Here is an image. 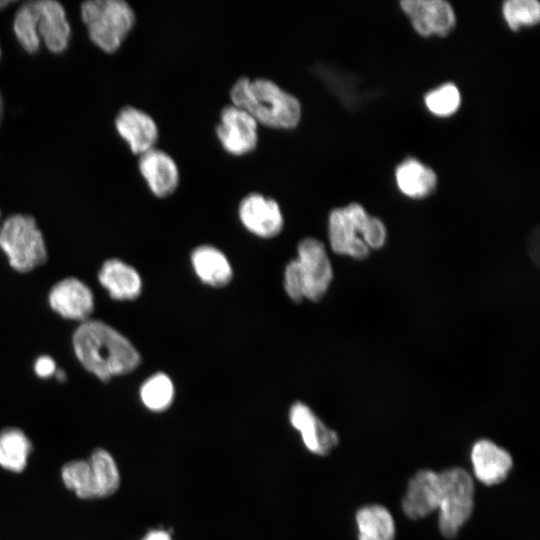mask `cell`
<instances>
[{
  "instance_id": "6da1fadb",
  "label": "cell",
  "mask_w": 540,
  "mask_h": 540,
  "mask_svg": "<svg viewBox=\"0 0 540 540\" xmlns=\"http://www.w3.org/2000/svg\"><path fill=\"white\" fill-rule=\"evenodd\" d=\"M72 343L83 367L103 382L132 372L141 362L134 345L100 320L83 321L74 332Z\"/></svg>"
},
{
  "instance_id": "7a4b0ae2",
  "label": "cell",
  "mask_w": 540,
  "mask_h": 540,
  "mask_svg": "<svg viewBox=\"0 0 540 540\" xmlns=\"http://www.w3.org/2000/svg\"><path fill=\"white\" fill-rule=\"evenodd\" d=\"M230 99L231 104L248 112L259 125L290 130L301 121L298 98L268 78H238L230 89Z\"/></svg>"
},
{
  "instance_id": "3957f363",
  "label": "cell",
  "mask_w": 540,
  "mask_h": 540,
  "mask_svg": "<svg viewBox=\"0 0 540 540\" xmlns=\"http://www.w3.org/2000/svg\"><path fill=\"white\" fill-rule=\"evenodd\" d=\"M333 280V268L324 244L316 238L302 239L297 246L296 258L284 270V289L296 302L308 299L320 301Z\"/></svg>"
},
{
  "instance_id": "277c9868",
  "label": "cell",
  "mask_w": 540,
  "mask_h": 540,
  "mask_svg": "<svg viewBox=\"0 0 540 540\" xmlns=\"http://www.w3.org/2000/svg\"><path fill=\"white\" fill-rule=\"evenodd\" d=\"M81 16L90 39L107 53L115 52L121 46L135 24V13L123 0L84 2Z\"/></svg>"
},
{
  "instance_id": "5b68a950",
  "label": "cell",
  "mask_w": 540,
  "mask_h": 540,
  "mask_svg": "<svg viewBox=\"0 0 540 540\" xmlns=\"http://www.w3.org/2000/svg\"><path fill=\"white\" fill-rule=\"evenodd\" d=\"M0 248L18 272H29L47 260L43 235L30 215L15 214L5 220L0 228Z\"/></svg>"
},
{
  "instance_id": "8992f818",
  "label": "cell",
  "mask_w": 540,
  "mask_h": 540,
  "mask_svg": "<svg viewBox=\"0 0 540 540\" xmlns=\"http://www.w3.org/2000/svg\"><path fill=\"white\" fill-rule=\"evenodd\" d=\"M439 481V529L444 537L454 538L473 512L474 482L471 475L461 467L442 471L439 473Z\"/></svg>"
},
{
  "instance_id": "52a82bcc",
  "label": "cell",
  "mask_w": 540,
  "mask_h": 540,
  "mask_svg": "<svg viewBox=\"0 0 540 540\" xmlns=\"http://www.w3.org/2000/svg\"><path fill=\"white\" fill-rule=\"evenodd\" d=\"M259 124L245 110L233 104L226 105L220 112L215 127L221 147L230 155L243 156L251 153L258 145Z\"/></svg>"
},
{
  "instance_id": "ba28073f",
  "label": "cell",
  "mask_w": 540,
  "mask_h": 540,
  "mask_svg": "<svg viewBox=\"0 0 540 540\" xmlns=\"http://www.w3.org/2000/svg\"><path fill=\"white\" fill-rule=\"evenodd\" d=\"M400 7L422 37H446L456 26L454 8L445 0H402Z\"/></svg>"
},
{
  "instance_id": "9c48e42d",
  "label": "cell",
  "mask_w": 540,
  "mask_h": 540,
  "mask_svg": "<svg viewBox=\"0 0 540 540\" xmlns=\"http://www.w3.org/2000/svg\"><path fill=\"white\" fill-rule=\"evenodd\" d=\"M243 227L260 238H273L283 229L284 216L279 203L261 193L247 194L238 205Z\"/></svg>"
},
{
  "instance_id": "30bf717a",
  "label": "cell",
  "mask_w": 540,
  "mask_h": 540,
  "mask_svg": "<svg viewBox=\"0 0 540 540\" xmlns=\"http://www.w3.org/2000/svg\"><path fill=\"white\" fill-rule=\"evenodd\" d=\"M288 420L291 427L299 433L304 447L314 455L326 456L339 443L338 434L301 401L290 406Z\"/></svg>"
},
{
  "instance_id": "8fae6325",
  "label": "cell",
  "mask_w": 540,
  "mask_h": 540,
  "mask_svg": "<svg viewBox=\"0 0 540 540\" xmlns=\"http://www.w3.org/2000/svg\"><path fill=\"white\" fill-rule=\"evenodd\" d=\"M138 168L156 197L166 198L179 186V167L174 158L164 150L155 147L140 155Z\"/></svg>"
},
{
  "instance_id": "7c38bea8",
  "label": "cell",
  "mask_w": 540,
  "mask_h": 540,
  "mask_svg": "<svg viewBox=\"0 0 540 540\" xmlns=\"http://www.w3.org/2000/svg\"><path fill=\"white\" fill-rule=\"evenodd\" d=\"M49 304L64 318L86 321L93 312L94 297L84 282L68 277L52 287Z\"/></svg>"
},
{
  "instance_id": "4fadbf2b",
  "label": "cell",
  "mask_w": 540,
  "mask_h": 540,
  "mask_svg": "<svg viewBox=\"0 0 540 540\" xmlns=\"http://www.w3.org/2000/svg\"><path fill=\"white\" fill-rule=\"evenodd\" d=\"M115 126L134 154L140 156L155 148L159 131L155 120L148 113L126 106L116 116Z\"/></svg>"
},
{
  "instance_id": "5bb4252c",
  "label": "cell",
  "mask_w": 540,
  "mask_h": 540,
  "mask_svg": "<svg viewBox=\"0 0 540 540\" xmlns=\"http://www.w3.org/2000/svg\"><path fill=\"white\" fill-rule=\"evenodd\" d=\"M439 499V473L423 469L409 480L402 500V509L408 518L422 519L437 511Z\"/></svg>"
},
{
  "instance_id": "9a60e30c",
  "label": "cell",
  "mask_w": 540,
  "mask_h": 540,
  "mask_svg": "<svg viewBox=\"0 0 540 540\" xmlns=\"http://www.w3.org/2000/svg\"><path fill=\"white\" fill-rule=\"evenodd\" d=\"M471 462L475 477L487 486L503 482L513 466L509 452L487 439L473 445Z\"/></svg>"
},
{
  "instance_id": "2e32d148",
  "label": "cell",
  "mask_w": 540,
  "mask_h": 540,
  "mask_svg": "<svg viewBox=\"0 0 540 540\" xmlns=\"http://www.w3.org/2000/svg\"><path fill=\"white\" fill-rule=\"evenodd\" d=\"M328 239L331 249L339 255L355 260H364L370 255V249L362 240L354 222L344 207L334 208L328 216Z\"/></svg>"
},
{
  "instance_id": "e0dca14e",
  "label": "cell",
  "mask_w": 540,
  "mask_h": 540,
  "mask_svg": "<svg viewBox=\"0 0 540 540\" xmlns=\"http://www.w3.org/2000/svg\"><path fill=\"white\" fill-rule=\"evenodd\" d=\"M37 33L54 53L63 52L70 39V25L63 6L54 0L37 1Z\"/></svg>"
},
{
  "instance_id": "ac0fdd59",
  "label": "cell",
  "mask_w": 540,
  "mask_h": 540,
  "mask_svg": "<svg viewBox=\"0 0 540 540\" xmlns=\"http://www.w3.org/2000/svg\"><path fill=\"white\" fill-rule=\"evenodd\" d=\"M395 181L399 191L408 198L422 200L437 188L436 172L415 157H406L395 168Z\"/></svg>"
},
{
  "instance_id": "d6986e66",
  "label": "cell",
  "mask_w": 540,
  "mask_h": 540,
  "mask_svg": "<svg viewBox=\"0 0 540 540\" xmlns=\"http://www.w3.org/2000/svg\"><path fill=\"white\" fill-rule=\"evenodd\" d=\"M98 279L116 300H133L141 293L142 280L137 270L117 258L108 259L103 263Z\"/></svg>"
},
{
  "instance_id": "ffe728a7",
  "label": "cell",
  "mask_w": 540,
  "mask_h": 540,
  "mask_svg": "<svg viewBox=\"0 0 540 540\" xmlns=\"http://www.w3.org/2000/svg\"><path fill=\"white\" fill-rule=\"evenodd\" d=\"M192 268L196 276L204 284L222 288L228 285L233 277V269L226 255L212 245L196 247L190 256Z\"/></svg>"
},
{
  "instance_id": "44dd1931",
  "label": "cell",
  "mask_w": 540,
  "mask_h": 540,
  "mask_svg": "<svg viewBox=\"0 0 540 540\" xmlns=\"http://www.w3.org/2000/svg\"><path fill=\"white\" fill-rule=\"evenodd\" d=\"M33 452V442L19 427L9 426L0 430V468L8 473L21 474Z\"/></svg>"
},
{
  "instance_id": "7402d4cb",
  "label": "cell",
  "mask_w": 540,
  "mask_h": 540,
  "mask_svg": "<svg viewBox=\"0 0 540 540\" xmlns=\"http://www.w3.org/2000/svg\"><path fill=\"white\" fill-rule=\"evenodd\" d=\"M87 460L91 468L95 500L109 498L117 493L122 477L114 455L104 447H96Z\"/></svg>"
},
{
  "instance_id": "603a6c76",
  "label": "cell",
  "mask_w": 540,
  "mask_h": 540,
  "mask_svg": "<svg viewBox=\"0 0 540 540\" xmlns=\"http://www.w3.org/2000/svg\"><path fill=\"white\" fill-rule=\"evenodd\" d=\"M358 540H394L395 523L390 511L379 504L363 506L356 513Z\"/></svg>"
},
{
  "instance_id": "cb8c5ba5",
  "label": "cell",
  "mask_w": 540,
  "mask_h": 540,
  "mask_svg": "<svg viewBox=\"0 0 540 540\" xmlns=\"http://www.w3.org/2000/svg\"><path fill=\"white\" fill-rule=\"evenodd\" d=\"M139 397L149 411L154 413L166 411L171 407L175 397L172 379L162 372L151 375L142 383Z\"/></svg>"
},
{
  "instance_id": "d4e9b609",
  "label": "cell",
  "mask_w": 540,
  "mask_h": 540,
  "mask_svg": "<svg viewBox=\"0 0 540 540\" xmlns=\"http://www.w3.org/2000/svg\"><path fill=\"white\" fill-rule=\"evenodd\" d=\"M63 486L81 500H95L90 464L87 458H75L65 462L60 468Z\"/></svg>"
},
{
  "instance_id": "484cf974",
  "label": "cell",
  "mask_w": 540,
  "mask_h": 540,
  "mask_svg": "<svg viewBox=\"0 0 540 540\" xmlns=\"http://www.w3.org/2000/svg\"><path fill=\"white\" fill-rule=\"evenodd\" d=\"M37 1L25 2L17 10L14 18V32L21 46L29 53L39 49L40 38L36 28Z\"/></svg>"
},
{
  "instance_id": "4316f807",
  "label": "cell",
  "mask_w": 540,
  "mask_h": 540,
  "mask_svg": "<svg viewBox=\"0 0 540 540\" xmlns=\"http://www.w3.org/2000/svg\"><path fill=\"white\" fill-rule=\"evenodd\" d=\"M502 15L512 31L532 27L540 21V3L537 0H507L502 4Z\"/></svg>"
},
{
  "instance_id": "83f0119b",
  "label": "cell",
  "mask_w": 540,
  "mask_h": 540,
  "mask_svg": "<svg viewBox=\"0 0 540 540\" xmlns=\"http://www.w3.org/2000/svg\"><path fill=\"white\" fill-rule=\"evenodd\" d=\"M424 104L433 115L449 117L460 108L461 93L454 83H443L425 94Z\"/></svg>"
},
{
  "instance_id": "f1b7e54d",
  "label": "cell",
  "mask_w": 540,
  "mask_h": 540,
  "mask_svg": "<svg viewBox=\"0 0 540 540\" xmlns=\"http://www.w3.org/2000/svg\"><path fill=\"white\" fill-rule=\"evenodd\" d=\"M362 240L371 250L381 249L387 240V229L384 222L375 216H370L361 233Z\"/></svg>"
},
{
  "instance_id": "f546056e",
  "label": "cell",
  "mask_w": 540,
  "mask_h": 540,
  "mask_svg": "<svg viewBox=\"0 0 540 540\" xmlns=\"http://www.w3.org/2000/svg\"><path fill=\"white\" fill-rule=\"evenodd\" d=\"M34 371L40 378H48L55 374L56 364L53 358L47 355L40 356L34 364Z\"/></svg>"
},
{
  "instance_id": "4dcf8cb0",
  "label": "cell",
  "mask_w": 540,
  "mask_h": 540,
  "mask_svg": "<svg viewBox=\"0 0 540 540\" xmlns=\"http://www.w3.org/2000/svg\"><path fill=\"white\" fill-rule=\"evenodd\" d=\"M139 540H174L170 531L165 528L148 530Z\"/></svg>"
},
{
  "instance_id": "1f68e13d",
  "label": "cell",
  "mask_w": 540,
  "mask_h": 540,
  "mask_svg": "<svg viewBox=\"0 0 540 540\" xmlns=\"http://www.w3.org/2000/svg\"><path fill=\"white\" fill-rule=\"evenodd\" d=\"M54 375L59 382H64L67 378V375L63 369H56Z\"/></svg>"
},
{
  "instance_id": "d6a6232c",
  "label": "cell",
  "mask_w": 540,
  "mask_h": 540,
  "mask_svg": "<svg viewBox=\"0 0 540 540\" xmlns=\"http://www.w3.org/2000/svg\"><path fill=\"white\" fill-rule=\"evenodd\" d=\"M10 3L11 1H8V0H4V1L0 0V9L6 7Z\"/></svg>"
},
{
  "instance_id": "836d02e7",
  "label": "cell",
  "mask_w": 540,
  "mask_h": 540,
  "mask_svg": "<svg viewBox=\"0 0 540 540\" xmlns=\"http://www.w3.org/2000/svg\"><path fill=\"white\" fill-rule=\"evenodd\" d=\"M2 112H3V101H2L1 94H0V121H1V118H2Z\"/></svg>"
},
{
  "instance_id": "e575fe53",
  "label": "cell",
  "mask_w": 540,
  "mask_h": 540,
  "mask_svg": "<svg viewBox=\"0 0 540 540\" xmlns=\"http://www.w3.org/2000/svg\"><path fill=\"white\" fill-rule=\"evenodd\" d=\"M0 56H1V49H0Z\"/></svg>"
}]
</instances>
